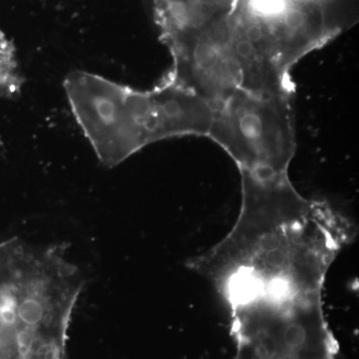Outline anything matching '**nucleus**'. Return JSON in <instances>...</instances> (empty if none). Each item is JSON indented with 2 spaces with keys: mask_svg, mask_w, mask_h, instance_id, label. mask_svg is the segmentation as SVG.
Listing matches in <instances>:
<instances>
[{
  "mask_svg": "<svg viewBox=\"0 0 359 359\" xmlns=\"http://www.w3.org/2000/svg\"><path fill=\"white\" fill-rule=\"evenodd\" d=\"M240 172L237 221L189 268L210 280L230 309L323 294L330 266L355 238L354 224L327 202L304 197L287 173Z\"/></svg>",
  "mask_w": 359,
  "mask_h": 359,
  "instance_id": "nucleus-1",
  "label": "nucleus"
},
{
  "mask_svg": "<svg viewBox=\"0 0 359 359\" xmlns=\"http://www.w3.org/2000/svg\"><path fill=\"white\" fill-rule=\"evenodd\" d=\"M208 137L238 170L287 173L297 150L292 96L259 95L238 88L214 111Z\"/></svg>",
  "mask_w": 359,
  "mask_h": 359,
  "instance_id": "nucleus-4",
  "label": "nucleus"
},
{
  "mask_svg": "<svg viewBox=\"0 0 359 359\" xmlns=\"http://www.w3.org/2000/svg\"><path fill=\"white\" fill-rule=\"evenodd\" d=\"M230 311L233 359H341L323 294L257 299Z\"/></svg>",
  "mask_w": 359,
  "mask_h": 359,
  "instance_id": "nucleus-3",
  "label": "nucleus"
},
{
  "mask_svg": "<svg viewBox=\"0 0 359 359\" xmlns=\"http://www.w3.org/2000/svg\"><path fill=\"white\" fill-rule=\"evenodd\" d=\"M65 89L84 136L109 168L156 142L208 136L214 117L209 104L167 77L154 89L141 91L86 71H72Z\"/></svg>",
  "mask_w": 359,
  "mask_h": 359,
  "instance_id": "nucleus-2",
  "label": "nucleus"
},
{
  "mask_svg": "<svg viewBox=\"0 0 359 359\" xmlns=\"http://www.w3.org/2000/svg\"><path fill=\"white\" fill-rule=\"evenodd\" d=\"M229 39V26L221 20L165 42L174 60L167 78L199 96L214 111L240 88Z\"/></svg>",
  "mask_w": 359,
  "mask_h": 359,
  "instance_id": "nucleus-5",
  "label": "nucleus"
}]
</instances>
